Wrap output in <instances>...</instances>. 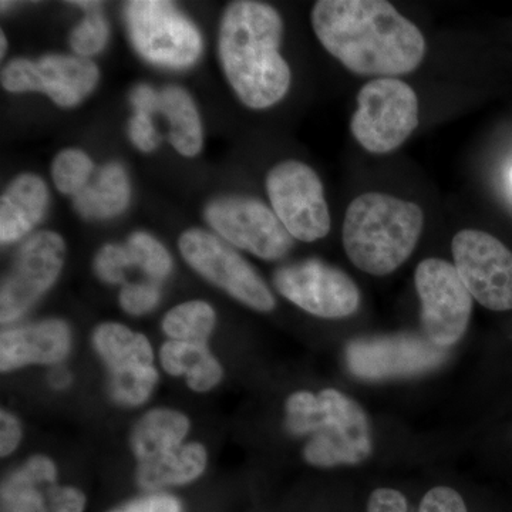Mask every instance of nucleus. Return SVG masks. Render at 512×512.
I'll return each mask as SVG.
<instances>
[{"instance_id": "nucleus-1", "label": "nucleus", "mask_w": 512, "mask_h": 512, "mask_svg": "<svg viewBox=\"0 0 512 512\" xmlns=\"http://www.w3.org/2000/svg\"><path fill=\"white\" fill-rule=\"evenodd\" d=\"M312 26L330 55L362 76L412 73L426 55L420 29L384 0H319Z\"/></svg>"}, {"instance_id": "nucleus-2", "label": "nucleus", "mask_w": 512, "mask_h": 512, "mask_svg": "<svg viewBox=\"0 0 512 512\" xmlns=\"http://www.w3.org/2000/svg\"><path fill=\"white\" fill-rule=\"evenodd\" d=\"M282 32L281 15L271 5L241 0L225 9L218 39L222 69L249 109L275 106L291 87V69L279 52Z\"/></svg>"}, {"instance_id": "nucleus-3", "label": "nucleus", "mask_w": 512, "mask_h": 512, "mask_svg": "<svg viewBox=\"0 0 512 512\" xmlns=\"http://www.w3.org/2000/svg\"><path fill=\"white\" fill-rule=\"evenodd\" d=\"M423 225L424 212L414 202L367 192L346 211L343 247L360 271L389 275L413 254Z\"/></svg>"}, {"instance_id": "nucleus-4", "label": "nucleus", "mask_w": 512, "mask_h": 512, "mask_svg": "<svg viewBox=\"0 0 512 512\" xmlns=\"http://www.w3.org/2000/svg\"><path fill=\"white\" fill-rule=\"evenodd\" d=\"M419 126V99L409 84L379 77L357 94V110L350 130L357 143L373 154H387L402 146Z\"/></svg>"}, {"instance_id": "nucleus-5", "label": "nucleus", "mask_w": 512, "mask_h": 512, "mask_svg": "<svg viewBox=\"0 0 512 512\" xmlns=\"http://www.w3.org/2000/svg\"><path fill=\"white\" fill-rule=\"evenodd\" d=\"M372 434L362 407L336 389L318 393L312 433L303 447L309 466H356L372 454Z\"/></svg>"}, {"instance_id": "nucleus-6", "label": "nucleus", "mask_w": 512, "mask_h": 512, "mask_svg": "<svg viewBox=\"0 0 512 512\" xmlns=\"http://www.w3.org/2000/svg\"><path fill=\"white\" fill-rule=\"evenodd\" d=\"M178 248L192 271L235 301L256 312L274 311L275 296L264 279L237 249L218 235L204 229H188L181 235Z\"/></svg>"}, {"instance_id": "nucleus-7", "label": "nucleus", "mask_w": 512, "mask_h": 512, "mask_svg": "<svg viewBox=\"0 0 512 512\" xmlns=\"http://www.w3.org/2000/svg\"><path fill=\"white\" fill-rule=\"evenodd\" d=\"M126 22L133 46L147 62L168 69H187L200 59L201 33L173 3L128 2Z\"/></svg>"}, {"instance_id": "nucleus-8", "label": "nucleus", "mask_w": 512, "mask_h": 512, "mask_svg": "<svg viewBox=\"0 0 512 512\" xmlns=\"http://www.w3.org/2000/svg\"><path fill=\"white\" fill-rule=\"evenodd\" d=\"M66 245L57 232L42 231L20 245L0 288V322L15 325L62 275Z\"/></svg>"}, {"instance_id": "nucleus-9", "label": "nucleus", "mask_w": 512, "mask_h": 512, "mask_svg": "<svg viewBox=\"0 0 512 512\" xmlns=\"http://www.w3.org/2000/svg\"><path fill=\"white\" fill-rule=\"evenodd\" d=\"M414 284L421 301V326L433 345L448 349L463 338L473 311V296L456 266L439 258L417 266Z\"/></svg>"}, {"instance_id": "nucleus-10", "label": "nucleus", "mask_w": 512, "mask_h": 512, "mask_svg": "<svg viewBox=\"0 0 512 512\" xmlns=\"http://www.w3.org/2000/svg\"><path fill=\"white\" fill-rule=\"evenodd\" d=\"M272 210L293 239L315 242L330 231V214L318 174L301 161L275 165L266 177Z\"/></svg>"}, {"instance_id": "nucleus-11", "label": "nucleus", "mask_w": 512, "mask_h": 512, "mask_svg": "<svg viewBox=\"0 0 512 512\" xmlns=\"http://www.w3.org/2000/svg\"><path fill=\"white\" fill-rule=\"evenodd\" d=\"M205 218L218 237L264 261H279L293 247L291 234L275 212L255 198H218L208 204Z\"/></svg>"}, {"instance_id": "nucleus-12", "label": "nucleus", "mask_w": 512, "mask_h": 512, "mask_svg": "<svg viewBox=\"0 0 512 512\" xmlns=\"http://www.w3.org/2000/svg\"><path fill=\"white\" fill-rule=\"evenodd\" d=\"M454 266L468 292L484 308L512 309V252L488 232L464 229L451 242Z\"/></svg>"}, {"instance_id": "nucleus-13", "label": "nucleus", "mask_w": 512, "mask_h": 512, "mask_svg": "<svg viewBox=\"0 0 512 512\" xmlns=\"http://www.w3.org/2000/svg\"><path fill=\"white\" fill-rule=\"evenodd\" d=\"M274 285L285 299L318 318H348L359 309L360 292L352 278L320 259L282 266Z\"/></svg>"}, {"instance_id": "nucleus-14", "label": "nucleus", "mask_w": 512, "mask_h": 512, "mask_svg": "<svg viewBox=\"0 0 512 512\" xmlns=\"http://www.w3.org/2000/svg\"><path fill=\"white\" fill-rule=\"evenodd\" d=\"M346 365L363 380L412 377L446 363L448 350L413 333L355 339L346 346Z\"/></svg>"}, {"instance_id": "nucleus-15", "label": "nucleus", "mask_w": 512, "mask_h": 512, "mask_svg": "<svg viewBox=\"0 0 512 512\" xmlns=\"http://www.w3.org/2000/svg\"><path fill=\"white\" fill-rule=\"evenodd\" d=\"M99 76L90 59L47 55L36 62L13 59L2 70V86L10 93H45L57 106L74 107L93 92Z\"/></svg>"}, {"instance_id": "nucleus-16", "label": "nucleus", "mask_w": 512, "mask_h": 512, "mask_svg": "<svg viewBox=\"0 0 512 512\" xmlns=\"http://www.w3.org/2000/svg\"><path fill=\"white\" fill-rule=\"evenodd\" d=\"M74 350L72 326L62 318H45L5 326L0 333V372L66 365Z\"/></svg>"}, {"instance_id": "nucleus-17", "label": "nucleus", "mask_w": 512, "mask_h": 512, "mask_svg": "<svg viewBox=\"0 0 512 512\" xmlns=\"http://www.w3.org/2000/svg\"><path fill=\"white\" fill-rule=\"evenodd\" d=\"M191 419L183 410L157 406L146 410L131 426L128 447L137 464L156 460L187 443Z\"/></svg>"}, {"instance_id": "nucleus-18", "label": "nucleus", "mask_w": 512, "mask_h": 512, "mask_svg": "<svg viewBox=\"0 0 512 512\" xmlns=\"http://www.w3.org/2000/svg\"><path fill=\"white\" fill-rule=\"evenodd\" d=\"M47 185L39 175L23 174L10 183L0 201V241L15 244L28 237L49 208Z\"/></svg>"}, {"instance_id": "nucleus-19", "label": "nucleus", "mask_w": 512, "mask_h": 512, "mask_svg": "<svg viewBox=\"0 0 512 512\" xmlns=\"http://www.w3.org/2000/svg\"><path fill=\"white\" fill-rule=\"evenodd\" d=\"M57 480L56 461L49 454H32L3 478L0 511L47 512V491Z\"/></svg>"}, {"instance_id": "nucleus-20", "label": "nucleus", "mask_w": 512, "mask_h": 512, "mask_svg": "<svg viewBox=\"0 0 512 512\" xmlns=\"http://www.w3.org/2000/svg\"><path fill=\"white\" fill-rule=\"evenodd\" d=\"M157 365L164 375L183 379L197 394L214 392L224 382V365L210 345L165 340L157 350Z\"/></svg>"}, {"instance_id": "nucleus-21", "label": "nucleus", "mask_w": 512, "mask_h": 512, "mask_svg": "<svg viewBox=\"0 0 512 512\" xmlns=\"http://www.w3.org/2000/svg\"><path fill=\"white\" fill-rule=\"evenodd\" d=\"M210 466V451L201 441L188 440L177 450L137 464L136 483L146 493H167L175 487L195 483Z\"/></svg>"}, {"instance_id": "nucleus-22", "label": "nucleus", "mask_w": 512, "mask_h": 512, "mask_svg": "<svg viewBox=\"0 0 512 512\" xmlns=\"http://www.w3.org/2000/svg\"><path fill=\"white\" fill-rule=\"evenodd\" d=\"M92 349L106 372L136 365H156L157 352L147 335L107 320L94 328Z\"/></svg>"}, {"instance_id": "nucleus-23", "label": "nucleus", "mask_w": 512, "mask_h": 512, "mask_svg": "<svg viewBox=\"0 0 512 512\" xmlns=\"http://www.w3.org/2000/svg\"><path fill=\"white\" fill-rule=\"evenodd\" d=\"M130 180L123 165L107 164L101 168L99 177L74 195V208L84 218L106 220L126 211L130 204Z\"/></svg>"}, {"instance_id": "nucleus-24", "label": "nucleus", "mask_w": 512, "mask_h": 512, "mask_svg": "<svg viewBox=\"0 0 512 512\" xmlns=\"http://www.w3.org/2000/svg\"><path fill=\"white\" fill-rule=\"evenodd\" d=\"M160 113L170 123L171 146L184 157H195L202 148V126L197 106L190 94L178 86L160 93Z\"/></svg>"}, {"instance_id": "nucleus-25", "label": "nucleus", "mask_w": 512, "mask_h": 512, "mask_svg": "<svg viewBox=\"0 0 512 512\" xmlns=\"http://www.w3.org/2000/svg\"><path fill=\"white\" fill-rule=\"evenodd\" d=\"M217 328V313L210 303L194 299L178 303L165 313L161 332L165 340L210 345Z\"/></svg>"}, {"instance_id": "nucleus-26", "label": "nucleus", "mask_w": 512, "mask_h": 512, "mask_svg": "<svg viewBox=\"0 0 512 512\" xmlns=\"http://www.w3.org/2000/svg\"><path fill=\"white\" fill-rule=\"evenodd\" d=\"M160 373L157 363L106 372V393L110 402L127 410L146 406L160 384Z\"/></svg>"}, {"instance_id": "nucleus-27", "label": "nucleus", "mask_w": 512, "mask_h": 512, "mask_svg": "<svg viewBox=\"0 0 512 512\" xmlns=\"http://www.w3.org/2000/svg\"><path fill=\"white\" fill-rule=\"evenodd\" d=\"M126 247L130 252L131 262L146 275L147 281L161 284L174 269L173 256L153 235L147 232H134L127 239Z\"/></svg>"}, {"instance_id": "nucleus-28", "label": "nucleus", "mask_w": 512, "mask_h": 512, "mask_svg": "<svg viewBox=\"0 0 512 512\" xmlns=\"http://www.w3.org/2000/svg\"><path fill=\"white\" fill-rule=\"evenodd\" d=\"M93 170L92 158L82 150L69 148L62 151L53 161V183L63 194L77 195L87 187Z\"/></svg>"}, {"instance_id": "nucleus-29", "label": "nucleus", "mask_w": 512, "mask_h": 512, "mask_svg": "<svg viewBox=\"0 0 512 512\" xmlns=\"http://www.w3.org/2000/svg\"><path fill=\"white\" fill-rule=\"evenodd\" d=\"M109 33L106 18L97 9L89 10L86 18L74 28L70 45L77 56L89 59L106 47Z\"/></svg>"}, {"instance_id": "nucleus-30", "label": "nucleus", "mask_w": 512, "mask_h": 512, "mask_svg": "<svg viewBox=\"0 0 512 512\" xmlns=\"http://www.w3.org/2000/svg\"><path fill=\"white\" fill-rule=\"evenodd\" d=\"M133 268L126 244H107L94 256V274L107 285L126 284L128 269Z\"/></svg>"}, {"instance_id": "nucleus-31", "label": "nucleus", "mask_w": 512, "mask_h": 512, "mask_svg": "<svg viewBox=\"0 0 512 512\" xmlns=\"http://www.w3.org/2000/svg\"><path fill=\"white\" fill-rule=\"evenodd\" d=\"M318 409V394L311 392L292 393L285 403V427L295 437L311 436L313 421Z\"/></svg>"}, {"instance_id": "nucleus-32", "label": "nucleus", "mask_w": 512, "mask_h": 512, "mask_svg": "<svg viewBox=\"0 0 512 512\" xmlns=\"http://www.w3.org/2000/svg\"><path fill=\"white\" fill-rule=\"evenodd\" d=\"M160 302L161 288L156 282H126L119 292L121 311L136 318L153 312Z\"/></svg>"}, {"instance_id": "nucleus-33", "label": "nucleus", "mask_w": 512, "mask_h": 512, "mask_svg": "<svg viewBox=\"0 0 512 512\" xmlns=\"http://www.w3.org/2000/svg\"><path fill=\"white\" fill-rule=\"evenodd\" d=\"M87 497L79 487L53 484L47 491V512H84Z\"/></svg>"}, {"instance_id": "nucleus-34", "label": "nucleus", "mask_w": 512, "mask_h": 512, "mask_svg": "<svg viewBox=\"0 0 512 512\" xmlns=\"http://www.w3.org/2000/svg\"><path fill=\"white\" fill-rule=\"evenodd\" d=\"M110 512H183V504L170 493H147Z\"/></svg>"}, {"instance_id": "nucleus-35", "label": "nucleus", "mask_w": 512, "mask_h": 512, "mask_svg": "<svg viewBox=\"0 0 512 512\" xmlns=\"http://www.w3.org/2000/svg\"><path fill=\"white\" fill-rule=\"evenodd\" d=\"M419 512H468L463 497L450 487H434L424 495Z\"/></svg>"}, {"instance_id": "nucleus-36", "label": "nucleus", "mask_w": 512, "mask_h": 512, "mask_svg": "<svg viewBox=\"0 0 512 512\" xmlns=\"http://www.w3.org/2000/svg\"><path fill=\"white\" fill-rule=\"evenodd\" d=\"M128 134H130L131 143L144 153L156 150L160 143L156 127L151 120V114L143 113V111H134L130 127H128Z\"/></svg>"}, {"instance_id": "nucleus-37", "label": "nucleus", "mask_w": 512, "mask_h": 512, "mask_svg": "<svg viewBox=\"0 0 512 512\" xmlns=\"http://www.w3.org/2000/svg\"><path fill=\"white\" fill-rule=\"evenodd\" d=\"M23 441V424L12 410L0 412V457H12Z\"/></svg>"}, {"instance_id": "nucleus-38", "label": "nucleus", "mask_w": 512, "mask_h": 512, "mask_svg": "<svg viewBox=\"0 0 512 512\" xmlns=\"http://www.w3.org/2000/svg\"><path fill=\"white\" fill-rule=\"evenodd\" d=\"M367 512H409V504L400 491L379 488L370 495Z\"/></svg>"}, {"instance_id": "nucleus-39", "label": "nucleus", "mask_w": 512, "mask_h": 512, "mask_svg": "<svg viewBox=\"0 0 512 512\" xmlns=\"http://www.w3.org/2000/svg\"><path fill=\"white\" fill-rule=\"evenodd\" d=\"M131 104L134 111H143L153 116L154 113H160V93H157L153 87L147 84H141L131 93Z\"/></svg>"}, {"instance_id": "nucleus-40", "label": "nucleus", "mask_w": 512, "mask_h": 512, "mask_svg": "<svg viewBox=\"0 0 512 512\" xmlns=\"http://www.w3.org/2000/svg\"><path fill=\"white\" fill-rule=\"evenodd\" d=\"M46 383L49 389L55 393L67 392L73 387L74 373L66 365L52 367V369H47Z\"/></svg>"}, {"instance_id": "nucleus-41", "label": "nucleus", "mask_w": 512, "mask_h": 512, "mask_svg": "<svg viewBox=\"0 0 512 512\" xmlns=\"http://www.w3.org/2000/svg\"><path fill=\"white\" fill-rule=\"evenodd\" d=\"M74 6H79V8L93 10L99 8L100 3L97 2H73Z\"/></svg>"}, {"instance_id": "nucleus-42", "label": "nucleus", "mask_w": 512, "mask_h": 512, "mask_svg": "<svg viewBox=\"0 0 512 512\" xmlns=\"http://www.w3.org/2000/svg\"><path fill=\"white\" fill-rule=\"evenodd\" d=\"M0 45H2V49H0V55L5 56L6 53V47H8V43H6V37L5 35H0Z\"/></svg>"}, {"instance_id": "nucleus-43", "label": "nucleus", "mask_w": 512, "mask_h": 512, "mask_svg": "<svg viewBox=\"0 0 512 512\" xmlns=\"http://www.w3.org/2000/svg\"><path fill=\"white\" fill-rule=\"evenodd\" d=\"M511 180H512V173H511Z\"/></svg>"}]
</instances>
